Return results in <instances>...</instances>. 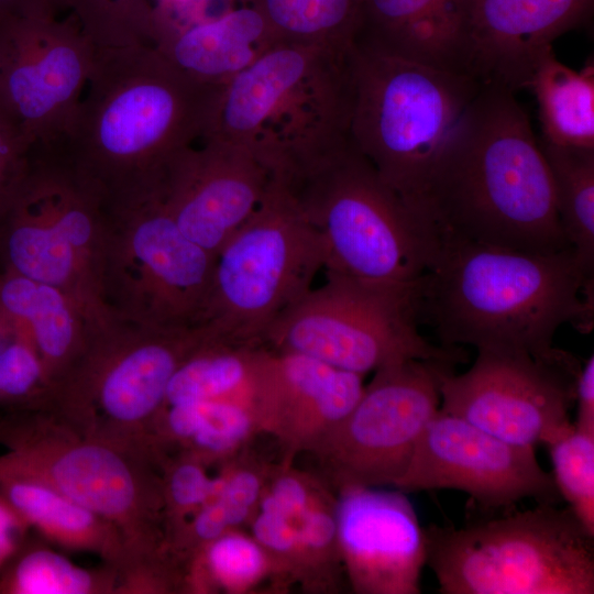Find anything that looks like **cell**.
Masks as SVG:
<instances>
[{
    "instance_id": "836d02e7",
    "label": "cell",
    "mask_w": 594,
    "mask_h": 594,
    "mask_svg": "<svg viewBox=\"0 0 594 594\" xmlns=\"http://www.w3.org/2000/svg\"><path fill=\"white\" fill-rule=\"evenodd\" d=\"M544 446L561 498L594 536V428L572 422Z\"/></svg>"
},
{
    "instance_id": "b9f144b4",
    "label": "cell",
    "mask_w": 594,
    "mask_h": 594,
    "mask_svg": "<svg viewBox=\"0 0 594 594\" xmlns=\"http://www.w3.org/2000/svg\"><path fill=\"white\" fill-rule=\"evenodd\" d=\"M575 404L578 415L575 424L594 428V356L591 355L582 365L578 376Z\"/></svg>"
},
{
    "instance_id": "277c9868",
    "label": "cell",
    "mask_w": 594,
    "mask_h": 594,
    "mask_svg": "<svg viewBox=\"0 0 594 594\" xmlns=\"http://www.w3.org/2000/svg\"><path fill=\"white\" fill-rule=\"evenodd\" d=\"M349 51L279 42L221 87L202 139L244 146L280 182L349 142Z\"/></svg>"
},
{
    "instance_id": "3957f363",
    "label": "cell",
    "mask_w": 594,
    "mask_h": 594,
    "mask_svg": "<svg viewBox=\"0 0 594 594\" xmlns=\"http://www.w3.org/2000/svg\"><path fill=\"white\" fill-rule=\"evenodd\" d=\"M220 89L193 79L153 45L97 48L61 140L108 202L148 191L204 138Z\"/></svg>"
},
{
    "instance_id": "8d00e7d4",
    "label": "cell",
    "mask_w": 594,
    "mask_h": 594,
    "mask_svg": "<svg viewBox=\"0 0 594 594\" xmlns=\"http://www.w3.org/2000/svg\"><path fill=\"white\" fill-rule=\"evenodd\" d=\"M262 468L241 465L228 468L215 498L222 506L229 526H240L252 518L265 487Z\"/></svg>"
},
{
    "instance_id": "9a60e30c",
    "label": "cell",
    "mask_w": 594,
    "mask_h": 594,
    "mask_svg": "<svg viewBox=\"0 0 594 594\" xmlns=\"http://www.w3.org/2000/svg\"><path fill=\"white\" fill-rule=\"evenodd\" d=\"M581 362L560 350L547 358L477 351L473 365L440 380V410L514 444H546L572 422Z\"/></svg>"
},
{
    "instance_id": "e0dca14e",
    "label": "cell",
    "mask_w": 594,
    "mask_h": 594,
    "mask_svg": "<svg viewBox=\"0 0 594 594\" xmlns=\"http://www.w3.org/2000/svg\"><path fill=\"white\" fill-rule=\"evenodd\" d=\"M395 488L404 493L453 488L485 508L510 507L525 498L554 505L562 499L534 448L504 441L440 409Z\"/></svg>"
},
{
    "instance_id": "d6986e66",
    "label": "cell",
    "mask_w": 594,
    "mask_h": 594,
    "mask_svg": "<svg viewBox=\"0 0 594 594\" xmlns=\"http://www.w3.org/2000/svg\"><path fill=\"white\" fill-rule=\"evenodd\" d=\"M337 492L338 546L353 591L419 594L425 529L404 492L366 486Z\"/></svg>"
},
{
    "instance_id": "e575fe53",
    "label": "cell",
    "mask_w": 594,
    "mask_h": 594,
    "mask_svg": "<svg viewBox=\"0 0 594 594\" xmlns=\"http://www.w3.org/2000/svg\"><path fill=\"white\" fill-rule=\"evenodd\" d=\"M297 551L292 573L316 583L326 580L332 586L343 568L336 518V498L317 497L296 519Z\"/></svg>"
},
{
    "instance_id": "ba28073f",
    "label": "cell",
    "mask_w": 594,
    "mask_h": 594,
    "mask_svg": "<svg viewBox=\"0 0 594 594\" xmlns=\"http://www.w3.org/2000/svg\"><path fill=\"white\" fill-rule=\"evenodd\" d=\"M0 464L34 477L109 520L128 568L167 556L161 473L146 453L86 433L51 409L0 418Z\"/></svg>"
},
{
    "instance_id": "30bf717a",
    "label": "cell",
    "mask_w": 594,
    "mask_h": 594,
    "mask_svg": "<svg viewBox=\"0 0 594 594\" xmlns=\"http://www.w3.org/2000/svg\"><path fill=\"white\" fill-rule=\"evenodd\" d=\"M209 337L204 327L156 328L122 319L90 331L52 392L48 409L75 428L142 451L164 408L168 383Z\"/></svg>"
},
{
    "instance_id": "6da1fadb",
    "label": "cell",
    "mask_w": 594,
    "mask_h": 594,
    "mask_svg": "<svg viewBox=\"0 0 594 594\" xmlns=\"http://www.w3.org/2000/svg\"><path fill=\"white\" fill-rule=\"evenodd\" d=\"M417 213L438 237L536 253L572 248L529 117L515 92L498 84L482 82L460 116Z\"/></svg>"
},
{
    "instance_id": "1f68e13d",
    "label": "cell",
    "mask_w": 594,
    "mask_h": 594,
    "mask_svg": "<svg viewBox=\"0 0 594 594\" xmlns=\"http://www.w3.org/2000/svg\"><path fill=\"white\" fill-rule=\"evenodd\" d=\"M270 572L276 570L266 551L253 537L230 529L186 562L184 592H245Z\"/></svg>"
},
{
    "instance_id": "7a4b0ae2",
    "label": "cell",
    "mask_w": 594,
    "mask_h": 594,
    "mask_svg": "<svg viewBox=\"0 0 594 594\" xmlns=\"http://www.w3.org/2000/svg\"><path fill=\"white\" fill-rule=\"evenodd\" d=\"M413 305L443 346L547 358L563 323L588 330L593 275L572 248L536 253L439 237Z\"/></svg>"
},
{
    "instance_id": "484cf974",
    "label": "cell",
    "mask_w": 594,
    "mask_h": 594,
    "mask_svg": "<svg viewBox=\"0 0 594 594\" xmlns=\"http://www.w3.org/2000/svg\"><path fill=\"white\" fill-rule=\"evenodd\" d=\"M257 431L250 405L238 400H204L165 406L150 437L157 460L188 453L205 464L227 460Z\"/></svg>"
},
{
    "instance_id": "60d3db41",
    "label": "cell",
    "mask_w": 594,
    "mask_h": 594,
    "mask_svg": "<svg viewBox=\"0 0 594 594\" xmlns=\"http://www.w3.org/2000/svg\"><path fill=\"white\" fill-rule=\"evenodd\" d=\"M32 528L0 493V568L19 550Z\"/></svg>"
},
{
    "instance_id": "f1b7e54d",
    "label": "cell",
    "mask_w": 594,
    "mask_h": 594,
    "mask_svg": "<svg viewBox=\"0 0 594 594\" xmlns=\"http://www.w3.org/2000/svg\"><path fill=\"white\" fill-rule=\"evenodd\" d=\"M45 542L30 535L0 568V594H118L113 566H79Z\"/></svg>"
},
{
    "instance_id": "83f0119b",
    "label": "cell",
    "mask_w": 594,
    "mask_h": 594,
    "mask_svg": "<svg viewBox=\"0 0 594 594\" xmlns=\"http://www.w3.org/2000/svg\"><path fill=\"white\" fill-rule=\"evenodd\" d=\"M526 88L536 97L541 141L594 150V63L580 70L561 63L553 47L537 63Z\"/></svg>"
},
{
    "instance_id": "7c38bea8",
    "label": "cell",
    "mask_w": 594,
    "mask_h": 594,
    "mask_svg": "<svg viewBox=\"0 0 594 594\" xmlns=\"http://www.w3.org/2000/svg\"><path fill=\"white\" fill-rule=\"evenodd\" d=\"M413 288L367 284L334 274L311 287L267 329L262 345L365 375L408 360L455 364L458 346H439L418 330Z\"/></svg>"
},
{
    "instance_id": "603a6c76",
    "label": "cell",
    "mask_w": 594,
    "mask_h": 594,
    "mask_svg": "<svg viewBox=\"0 0 594 594\" xmlns=\"http://www.w3.org/2000/svg\"><path fill=\"white\" fill-rule=\"evenodd\" d=\"M460 1L361 0V21L354 42L466 74Z\"/></svg>"
},
{
    "instance_id": "5bb4252c",
    "label": "cell",
    "mask_w": 594,
    "mask_h": 594,
    "mask_svg": "<svg viewBox=\"0 0 594 594\" xmlns=\"http://www.w3.org/2000/svg\"><path fill=\"white\" fill-rule=\"evenodd\" d=\"M452 366L408 360L375 371L349 416L308 450L326 484L395 487L440 409V380Z\"/></svg>"
},
{
    "instance_id": "cb8c5ba5",
    "label": "cell",
    "mask_w": 594,
    "mask_h": 594,
    "mask_svg": "<svg viewBox=\"0 0 594 594\" xmlns=\"http://www.w3.org/2000/svg\"><path fill=\"white\" fill-rule=\"evenodd\" d=\"M0 493L46 542L97 554L118 573L130 564L125 542L109 520L45 483L0 464Z\"/></svg>"
},
{
    "instance_id": "74e56055",
    "label": "cell",
    "mask_w": 594,
    "mask_h": 594,
    "mask_svg": "<svg viewBox=\"0 0 594 594\" xmlns=\"http://www.w3.org/2000/svg\"><path fill=\"white\" fill-rule=\"evenodd\" d=\"M251 521L252 537L270 556L276 572L292 573L297 551L294 519L258 505Z\"/></svg>"
},
{
    "instance_id": "7bdbcfd3",
    "label": "cell",
    "mask_w": 594,
    "mask_h": 594,
    "mask_svg": "<svg viewBox=\"0 0 594 594\" xmlns=\"http://www.w3.org/2000/svg\"><path fill=\"white\" fill-rule=\"evenodd\" d=\"M47 14L45 0H0V16H32Z\"/></svg>"
},
{
    "instance_id": "d4e9b609",
    "label": "cell",
    "mask_w": 594,
    "mask_h": 594,
    "mask_svg": "<svg viewBox=\"0 0 594 594\" xmlns=\"http://www.w3.org/2000/svg\"><path fill=\"white\" fill-rule=\"evenodd\" d=\"M0 308L30 333L52 392L82 351L94 329L63 290L0 268Z\"/></svg>"
},
{
    "instance_id": "ab89813d",
    "label": "cell",
    "mask_w": 594,
    "mask_h": 594,
    "mask_svg": "<svg viewBox=\"0 0 594 594\" xmlns=\"http://www.w3.org/2000/svg\"><path fill=\"white\" fill-rule=\"evenodd\" d=\"M33 143L0 107V199L22 174Z\"/></svg>"
},
{
    "instance_id": "5b68a950",
    "label": "cell",
    "mask_w": 594,
    "mask_h": 594,
    "mask_svg": "<svg viewBox=\"0 0 594 594\" xmlns=\"http://www.w3.org/2000/svg\"><path fill=\"white\" fill-rule=\"evenodd\" d=\"M109 205L61 140L33 144L0 199V268L59 288L92 328L116 320L103 288Z\"/></svg>"
},
{
    "instance_id": "ee69618b",
    "label": "cell",
    "mask_w": 594,
    "mask_h": 594,
    "mask_svg": "<svg viewBox=\"0 0 594 594\" xmlns=\"http://www.w3.org/2000/svg\"><path fill=\"white\" fill-rule=\"evenodd\" d=\"M165 3H167V7L172 8V7H177V8H180V7H184V8H188V3H191V2H195L197 0H163Z\"/></svg>"
},
{
    "instance_id": "44dd1931",
    "label": "cell",
    "mask_w": 594,
    "mask_h": 594,
    "mask_svg": "<svg viewBox=\"0 0 594 594\" xmlns=\"http://www.w3.org/2000/svg\"><path fill=\"white\" fill-rule=\"evenodd\" d=\"M364 387L361 374L270 350L251 404L257 431L276 436L293 452L308 451L349 416Z\"/></svg>"
},
{
    "instance_id": "ac0fdd59",
    "label": "cell",
    "mask_w": 594,
    "mask_h": 594,
    "mask_svg": "<svg viewBox=\"0 0 594 594\" xmlns=\"http://www.w3.org/2000/svg\"><path fill=\"white\" fill-rule=\"evenodd\" d=\"M275 179L244 146L206 138L169 163L157 190L179 230L216 255L256 210Z\"/></svg>"
},
{
    "instance_id": "2e32d148",
    "label": "cell",
    "mask_w": 594,
    "mask_h": 594,
    "mask_svg": "<svg viewBox=\"0 0 594 594\" xmlns=\"http://www.w3.org/2000/svg\"><path fill=\"white\" fill-rule=\"evenodd\" d=\"M96 51L81 29L47 14L0 16V107L33 144L65 136Z\"/></svg>"
},
{
    "instance_id": "f546056e",
    "label": "cell",
    "mask_w": 594,
    "mask_h": 594,
    "mask_svg": "<svg viewBox=\"0 0 594 594\" xmlns=\"http://www.w3.org/2000/svg\"><path fill=\"white\" fill-rule=\"evenodd\" d=\"M548 162L563 233L584 271H594V150L539 140Z\"/></svg>"
},
{
    "instance_id": "f35d334b",
    "label": "cell",
    "mask_w": 594,
    "mask_h": 594,
    "mask_svg": "<svg viewBox=\"0 0 594 594\" xmlns=\"http://www.w3.org/2000/svg\"><path fill=\"white\" fill-rule=\"evenodd\" d=\"M317 497L306 476L284 469L272 475L271 483L265 485L258 505L276 509L290 519H296Z\"/></svg>"
},
{
    "instance_id": "8fae6325",
    "label": "cell",
    "mask_w": 594,
    "mask_h": 594,
    "mask_svg": "<svg viewBox=\"0 0 594 594\" xmlns=\"http://www.w3.org/2000/svg\"><path fill=\"white\" fill-rule=\"evenodd\" d=\"M320 241L275 179L252 216L216 254L201 327L232 343L262 345L267 329L323 271Z\"/></svg>"
},
{
    "instance_id": "d590c367",
    "label": "cell",
    "mask_w": 594,
    "mask_h": 594,
    "mask_svg": "<svg viewBox=\"0 0 594 594\" xmlns=\"http://www.w3.org/2000/svg\"><path fill=\"white\" fill-rule=\"evenodd\" d=\"M206 465L184 452L160 460L165 548L185 521L218 493L221 477H210Z\"/></svg>"
},
{
    "instance_id": "4316f807",
    "label": "cell",
    "mask_w": 594,
    "mask_h": 594,
    "mask_svg": "<svg viewBox=\"0 0 594 594\" xmlns=\"http://www.w3.org/2000/svg\"><path fill=\"white\" fill-rule=\"evenodd\" d=\"M270 350L209 337L177 367L165 406L204 400H238L251 406Z\"/></svg>"
},
{
    "instance_id": "d6a6232c",
    "label": "cell",
    "mask_w": 594,
    "mask_h": 594,
    "mask_svg": "<svg viewBox=\"0 0 594 594\" xmlns=\"http://www.w3.org/2000/svg\"><path fill=\"white\" fill-rule=\"evenodd\" d=\"M52 386L25 327L0 308V418L51 405Z\"/></svg>"
},
{
    "instance_id": "7402d4cb",
    "label": "cell",
    "mask_w": 594,
    "mask_h": 594,
    "mask_svg": "<svg viewBox=\"0 0 594 594\" xmlns=\"http://www.w3.org/2000/svg\"><path fill=\"white\" fill-rule=\"evenodd\" d=\"M279 42L255 9L241 4L209 18L160 26L153 46L193 79L222 87Z\"/></svg>"
},
{
    "instance_id": "ffe728a7",
    "label": "cell",
    "mask_w": 594,
    "mask_h": 594,
    "mask_svg": "<svg viewBox=\"0 0 594 594\" xmlns=\"http://www.w3.org/2000/svg\"><path fill=\"white\" fill-rule=\"evenodd\" d=\"M593 7L594 0H461L465 73L514 92L526 88L541 56Z\"/></svg>"
},
{
    "instance_id": "4fadbf2b",
    "label": "cell",
    "mask_w": 594,
    "mask_h": 594,
    "mask_svg": "<svg viewBox=\"0 0 594 594\" xmlns=\"http://www.w3.org/2000/svg\"><path fill=\"white\" fill-rule=\"evenodd\" d=\"M108 205L103 288L112 312L141 326L199 327L216 255L179 230L157 187Z\"/></svg>"
},
{
    "instance_id": "9c48e42d",
    "label": "cell",
    "mask_w": 594,
    "mask_h": 594,
    "mask_svg": "<svg viewBox=\"0 0 594 594\" xmlns=\"http://www.w3.org/2000/svg\"><path fill=\"white\" fill-rule=\"evenodd\" d=\"M425 529L444 594H593L594 536L570 507L535 508L462 528Z\"/></svg>"
},
{
    "instance_id": "52a82bcc",
    "label": "cell",
    "mask_w": 594,
    "mask_h": 594,
    "mask_svg": "<svg viewBox=\"0 0 594 594\" xmlns=\"http://www.w3.org/2000/svg\"><path fill=\"white\" fill-rule=\"evenodd\" d=\"M349 75L350 143L417 213L444 142L482 82L356 42Z\"/></svg>"
},
{
    "instance_id": "8992f818",
    "label": "cell",
    "mask_w": 594,
    "mask_h": 594,
    "mask_svg": "<svg viewBox=\"0 0 594 594\" xmlns=\"http://www.w3.org/2000/svg\"><path fill=\"white\" fill-rule=\"evenodd\" d=\"M323 253L324 274L413 288L439 245L431 223L349 142L287 182Z\"/></svg>"
},
{
    "instance_id": "4dcf8cb0",
    "label": "cell",
    "mask_w": 594,
    "mask_h": 594,
    "mask_svg": "<svg viewBox=\"0 0 594 594\" xmlns=\"http://www.w3.org/2000/svg\"><path fill=\"white\" fill-rule=\"evenodd\" d=\"M255 9L282 42L350 50L361 21V0H239Z\"/></svg>"
}]
</instances>
